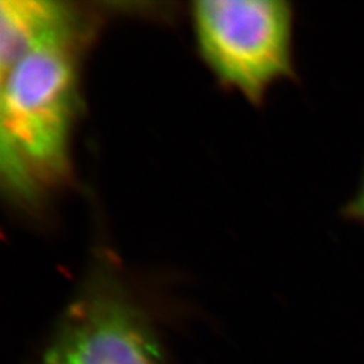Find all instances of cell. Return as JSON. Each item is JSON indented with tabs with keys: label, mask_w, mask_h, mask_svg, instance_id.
Returning <instances> with one entry per match:
<instances>
[{
	"label": "cell",
	"mask_w": 364,
	"mask_h": 364,
	"mask_svg": "<svg viewBox=\"0 0 364 364\" xmlns=\"http://www.w3.org/2000/svg\"><path fill=\"white\" fill-rule=\"evenodd\" d=\"M87 40L40 46L2 72L0 168L5 190L20 203L36 205L72 173Z\"/></svg>",
	"instance_id": "1"
},
{
	"label": "cell",
	"mask_w": 364,
	"mask_h": 364,
	"mask_svg": "<svg viewBox=\"0 0 364 364\" xmlns=\"http://www.w3.org/2000/svg\"><path fill=\"white\" fill-rule=\"evenodd\" d=\"M188 16L203 64L250 104L294 75V11L286 0H196Z\"/></svg>",
	"instance_id": "2"
},
{
	"label": "cell",
	"mask_w": 364,
	"mask_h": 364,
	"mask_svg": "<svg viewBox=\"0 0 364 364\" xmlns=\"http://www.w3.org/2000/svg\"><path fill=\"white\" fill-rule=\"evenodd\" d=\"M41 364H166L155 329L108 264L90 269Z\"/></svg>",
	"instance_id": "3"
},
{
	"label": "cell",
	"mask_w": 364,
	"mask_h": 364,
	"mask_svg": "<svg viewBox=\"0 0 364 364\" xmlns=\"http://www.w3.org/2000/svg\"><path fill=\"white\" fill-rule=\"evenodd\" d=\"M90 36L91 21L73 4L4 0L0 4V72L40 46Z\"/></svg>",
	"instance_id": "4"
},
{
	"label": "cell",
	"mask_w": 364,
	"mask_h": 364,
	"mask_svg": "<svg viewBox=\"0 0 364 364\" xmlns=\"http://www.w3.org/2000/svg\"><path fill=\"white\" fill-rule=\"evenodd\" d=\"M341 214H343V218L349 220L364 223V168H363L360 186L355 191V195L345 205Z\"/></svg>",
	"instance_id": "5"
}]
</instances>
